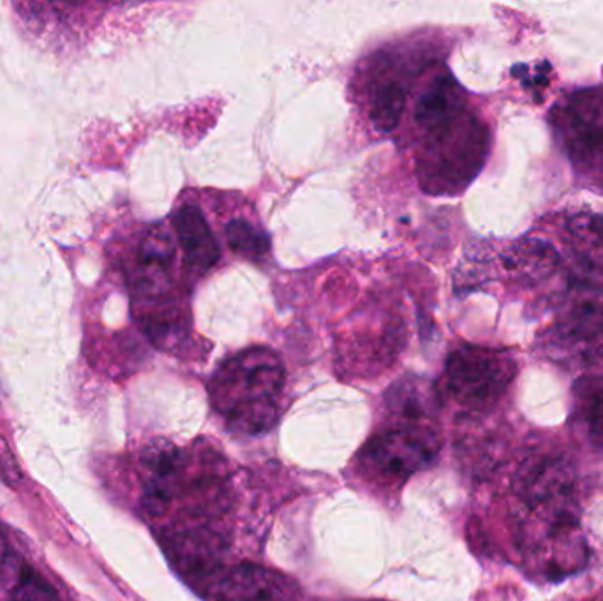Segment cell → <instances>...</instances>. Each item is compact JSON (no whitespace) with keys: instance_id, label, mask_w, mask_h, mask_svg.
Here are the masks:
<instances>
[{"instance_id":"1","label":"cell","mask_w":603,"mask_h":601,"mask_svg":"<svg viewBox=\"0 0 603 601\" xmlns=\"http://www.w3.org/2000/svg\"><path fill=\"white\" fill-rule=\"evenodd\" d=\"M286 370L269 347L255 346L229 356L209 382L214 410L235 433L258 436L277 424Z\"/></svg>"},{"instance_id":"2","label":"cell","mask_w":603,"mask_h":601,"mask_svg":"<svg viewBox=\"0 0 603 601\" xmlns=\"http://www.w3.org/2000/svg\"><path fill=\"white\" fill-rule=\"evenodd\" d=\"M489 131L470 106L421 131L416 175L430 195L462 191L484 166Z\"/></svg>"},{"instance_id":"3","label":"cell","mask_w":603,"mask_h":601,"mask_svg":"<svg viewBox=\"0 0 603 601\" xmlns=\"http://www.w3.org/2000/svg\"><path fill=\"white\" fill-rule=\"evenodd\" d=\"M516 374L517 362L507 351L461 344L448 355L444 390L466 410H485L507 393Z\"/></svg>"},{"instance_id":"4","label":"cell","mask_w":603,"mask_h":601,"mask_svg":"<svg viewBox=\"0 0 603 601\" xmlns=\"http://www.w3.org/2000/svg\"><path fill=\"white\" fill-rule=\"evenodd\" d=\"M551 122L571 164L603 189V87L574 92L554 108Z\"/></svg>"},{"instance_id":"5","label":"cell","mask_w":603,"mask_h":601,"mask_svg":"<svg viewBox=\"0 0 603 601\" xmlns=\"http://www.w3.org/2000/svg\"><path fill=\"white\" fill-rule=\"evenodd\" d=\"M441 450L438 434L427 427L390 428L367 443L360 453L364 473L387 483L406 482L435 464Z\"/></svg>"},{"instance_id":"6","label":"cell","mask_w":603,"mask_h":601,"mask_svg":"<svg viewBox=\"0 0 603 601\" xmlns=\"http://www.w3.org/2000/svg\"><path fill=\"white\" fill-rule=\"evenodd\" d=\"M551 338L556 350L571 358L590 361L603 356V295L599 287H591L590 295L579 296L563 310Z\"/></svg>"},{"instance_id":"7","label":"cell","mask_w":603,"mask_h":601,"mask_svg":"<svg viewBox=\"0 0 603 601\" xmlns=\"http://www.w3.org/2000/svg\"><path fill=\"white\" fill-rule=\"evenodd\" d=\"M563 251L576 269L577 283L584 287L603 284V217L577 214L563 221Z\"/></svg>"},{"instance_id":"8","label":"cell","mask_w":603,"mask_h":601,"mask_svg":"<svg viewBox=\"0 0 603 601\" xmlns=\"http://www.w3.org/2000/svg\"><path fill=\"white\" fill-rule=\"evenodd\" d=\"M182 456L174 443L156 439L149 443L142 453L145 468V492L143 506L151 515H163L174 499L177 480L182 473Z\"/></svg>"},{"instance_id":"9","label":"cell","mask_w":603,"mask_h":601,"mask_svg":"<svg viewBox=\"0 0 603 601\" xmlns=\"http://www.w3.org/2000/svg\"><path fill=\"white\" fill-rule=\"evenodd\" d=\"M212 601H297L288 580L258 568L238 566L215 584Z\"/></svg>"},{"instance_id":"10","label":"cell","mask_w":603,"mask_h":601,"mask_svg":"<svg viewBox=\"0 0 603 601\" xmlns=\"http://www.w3.org/2000/svg\"><path fill=\"white\" fill-rule=\"evenodd\" d=\"M174 228L191 272L206 273L220 261L217 240L197 205L180 207L174 214Z\"/></svg>"},{"instance_id":"11","label":"cell","mask_w":603,"mask_h":601,"mask_svg":"<svg viewBox=\"0 0 603 601\" xmlns=\"http://www.w3.org/2000/svg\"><path fill=\"white\" fill-rule=\"evenodd\" d=\"M370 122L376 131L392 132L401 122L407 106V89L401 78L389 71L381 74L370 89Z\"/></svg>"},{"instance_id":"12","label":"cell","mask_w":603,"mask_h":601,"mask_svg":"<svg viewBox=\"0 0 603 601\" xmlns=\"http://www.w3.org/2000/svg\"><path fill=\"white\" fill-rule=\"evenodd\" d=\"M224 238L235 255L243 256L252 263H260L270 252V237L263 229L237 217L224 228Z\"/></svg>"},{"instance_id":"13","label":"cell","mask_w":603,"mask_h":601,"mask_svg":"<svg viewBox=\"0 0 603 601\" xmlns=\"http://www.w3.org/2000/svg\"><path fill=\"white\" fill-rule=\"evenodd\" d=\"M577 416L586 433L603 447V378L584 379L577 387Z\"/></svg>"},{"instance_id":"14","label":"cell","mask_w":603,"mask_h":601,"mask_svg":"<svg viewBox=\"0 0 603 601\" xmlns=\"http://www.w3.org/2000/svg\"><path fill=\"white\" fill-rule=\"evenodd\" d=\"M13 601H60L59 594L43 575L34 571L31 566L22 569L19 580L14 584Z\"/></svg>"},{"instance_id":"15","label":"cell","mask_w":603,"mask_h":601,"mask_svg":"<svg viewBox=\"0 0 603 601\" xmlns=\"http://www.w3.org/2000/svg\"><path fill=\"white\" fill-rule=\"evenodd\" d=\"M5 559H8V545H5L4 538L0 534V574L4 569Z\"/></svg>"}]
</instances>
